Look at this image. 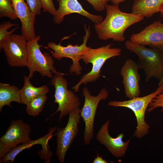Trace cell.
<instances>
[{
  "mask_svg": "<svg viewBox=\"0 0 163 163\" xmlns=\"http://www.w3.org/2000/svg\"><path fill=\"white\" fill-rule=\"evenodd\" d=\"M105 9L107 13L104 19L101 22L94 24L98 37L101 40L112 39L114 41H124L126 30L133 24L142 21L144 18L132 13L123 12L118 5L107 4Z\"/></svg>",
  "mask_w": 163,
  "mask_h": 163,
  "instance_id": "obj_1",
  "label": "cell"
},
{
  "mask_svg": "<svg viewBox=\"0 0 163 163\" xmlns=\"http://www.w3.org/2000/svg\"><path fill=\"white\" fill-rule=\"evenodd\" d=\"M125 46L138 57V63L139 69L144 72L146 82L152 78L161 79L163 75V51L147 48L130 40L125 42Z\"/></svg>",
  "mask_w": 163,
  "mask_h": 163,
  "instance_id": "obj_2",
  "label": "cell"
},
{
  "mask_svg": "<svg viewBox=\"0 0 163 163\" xmlns=\"http://www.w3.org/2000/svg\"><path fill=\"white\" fill-rule=\"evenodd\" d=\"M112 44L109 43L96 49L91 47L84 54L82 59L86 65L90 63L92 65L90 72L82 76L78 83L72 87L75 92H77L80 85L82 84L86 85L88 83L94 82L100 77L101 69L108 59L111 58L120 56L121 49L119 48H112Z\"/></svg>",
  "mask_w": 163,
  "mask_h": 163,
  "instance_id": "obj_3",
  "label": "cell"
},
{
  "mask_svg": "<svg viewBox=\"0 0 163 163\" xmlns=\"http://www.w3.org/2000/svg\"><path fill=\"white\" fill-rule=\"evenodd\" d=\"M40 35L27 41V47L28 58L26 66L29 70L28 76L32 78L34 74L38 72L43 77L49 78L53 77L52 74L60 73L57 72L54 66L53 57L49 54L41 52V46L38 42L40 40Z\"/></svg>",
  "mask_w": 163,
  "mask_h": 163,
  "instance_id": "obj_4",
  "label": "cell"
},
{
  "mask_svg": "<svg viewBox=\"0 0 163 163\" xmlns=\"http://www.w3.org/2000/svg\"><path fill=\"white\" fill-rule=\"evenodd\" d=\"M161 88L158 87L155 91L142 97H138L123 101H110L108 105L114 107H123L131 110L136 118L137 126L134 135L140 139L148 134L150 126L145 121V114L149 103L156 95L161 92Z\"/></svg>",
  "mask_w": 163,
  "mask_h": 163,
  "instance_id": "obj_5",
  "label": "cell"
},
{
  "mask_svg": "<svg viewBox=\"0 0 163 163\" xmlns=\"http://www.w3.org/2000/svg\"><path fill=\"white\" fill-rule=\"evenodd\" d=\"M85 34L83 37V43L80 45L76 44H68L66 46H64L61 44V42L57 44L55 42H49L47 47L52 49V56L58 60H61L63 58L71 59L72 61V64L70 66L69 72L74 73L76 75L81 73L82 68L79 61L82 59V56L88 51L91 47L87 46L86 44L90 37L91 32L89 26L88 28L86 25H84Z\"/></svg>",
  "mask_w": 163,
  "mask_h": 163,
  "instance_id": "obj_6",
  "label": "cell"
},
{
  "mask_svg": "<svg viewBox=\"0 0 163 163\" xmlns=\"http://www.w3.org/2000/svg\"><path fill=\"white\" fill-rule=\"evenodd\" d=\"M62 73L55 74L52 78L51 83L55 88L54 102L58 104L55 113L60 112L59 120L71 111L79 107L81 102L79 97L72 91L68 90V83Z\"/></svg>",
  "mask_w": 163,
  "mask_h": 163,
  "instance_id": "obj_7",
  "label": "cell"
},
{
  "mask_svg": "<svg viewBox=\"0 0 163 163\" xmlns=\"http://www.w3.org/2000/svg\"><path fill=\"white\" fill-rule=\"evenodd\" d=\"M85 97L83 106L81 109L80 115L85 124L83 139L85 144L89 145L94 135V123L96 110L99 102L108 97V90L105 88L101 89L96 96L91 95L88 89L85 87L82 89Z\"/></svg>",
  "mask_w": 163,
  "mask_h": 163,
  "instance_id": "obj_8",
  "label": "cell"
},
{
  "mask_svg": "<svg viewBox=\"0 0 163 163\" xmlns=\"http://www.w3.org/2000/svg\"><path fill=\"white\" fill-rule=\"evenodd\" d=\"M81 110V108L78 107L70 112L66 126L56 129V155L60 163L65 162L66 154L78 133Z\"/></svg>",
  "mask_w": 163,
  "mask_h": 163,
  "instance_id": "obj_9",
  "label": "cell"
},
{
  "mask_svg": "<svg viewBox=\"0 0 163 163\" xmlns=\"http://www.w3.org/2000/svg\"><path fill=\"white\" fill-rule=\"evenodd\" d=\"M30 126L19 119L11 121L5 134L0 138V159L18 144L31 140Z\"/></svg>",
  "mask_w": 163,
  "mask_h": 163,
  "instance_id": "obj_10",
  "label": "cell"
},
{
  "mask_svg": "<svg viewBox=\"0 0 163 163\" xmlns=\"http://www.w3.org/2000/svg\"><path fill=\"white\" fill-rule=\"evenodd\" d=\"M27 41L22 35L12 34L0 43L8 62L12 67L26 66L28 55Z\"/></svg>",
  "mask_w": 163,
  "mask_h": 163,
  "instance_id": "obj_11",
  "label": "cell"
},
{
  "mask_svg": "<svg viewBox=\"0 0 163 163\" xmlns=\"http://www.w3.org/2000/svg\"><path fill=\"white\" fill-rule=\"evenodd\" d=\"M57 129V127L56 126L50 128L47 134L43 137L35 140H31L26 143L13 148L0 159V163H11L14 162L15 157L25 149H29L36 144H40L42 147L41 150L38 152V155L41 159L44 160L45 163H50L53 153L50 149L48 142L51 137L56 135L55 134L53 135V134Z\"/></svg>",
  "mask_w": 163,
  "mask_h": 163,
  "instance_id": "obj_12",
  "label": "cell"
},
{
  "mask_svg": "<svg viewBox=\"0 0 163 163\" xmlns=\"http://www.w3.org/2000/svg\"><path fill=\"white\" fill-rule=\"evenodd\" d=\"M139 69L137 62L128 59L125 61L120 70L125 94L129 99L139 97L141 93Z\"/></svg>",
  "mask_w": 163,
  "mask_h": 163,
  "instance_id": "obj_13",
  "label": "cell"
},
{
  "mask_svg": "<svg viewBox=\"0 0 163 163\" xmlns=\"http://www.w3.org/2000/svg\"><path fill=\"white\" fill-rule=\"evenodd\" d=\"M130 40L163 51V24L160 21H155L140 32L133 34Z\"/></svg>",
  "mask_w": 163,
  "mask_h": 163,
  "instance_id": "obj_14",
  "label": "cell"
},
{
  "mask_svg": "<svg viewBox=\"0 0 163 163\" xmlns=\"http://www.w3.org/2000/svg\"><path fill=\"white\" fill-rule=\"evenodd\" d=\"M110 120L107 121L101 126L96 135L97 141L104 145L115 157L118 158L123 157L125 155L129 145L130 140L123 142V133L119 134L116 138L112 137L108 131Z\"/></svg>",
  "mask_w": 163,
  "mask_h": 163,
  "instance_id": "obj_15",
  "label": "cell"
},
{
  "mask_svg": "<svg viewBox=\"0 0 163 163\" xmlns=\"http://www.w3.org/2000/svg\"><path fill=\"white\" fill-rule=\"evenodd\" d=\"M56 0L59 6L53 18L56 24H61L66 15L72 13H77L87 17L94 24L100 23L103 20L102 16L92 14L84 9L78 0Z\"/></svg>",
  "mask_w": 163,
  "mask_h": 163,
  "instance_id": "obj_16",
  "label": "cell"
},
{
  "mask_svg": "<svg viewBox=\"0 0 163 163\" xmlns=\"http://www.w3.org/2000/svg\"><path fill=\"white\" fill-rule=\"evenodd\" d=\"M17 15L21 23V35L27 41L34 39L36 15L31 11L24 0H11Z\"/></svg>",
  "mask_w": 163,
  "mask_h": 163,
  "instance_id": "obj_17",
  "label": "cell"
},
{
  "mask_svg": "<svg viewBox=\"0 0 163 163\" xmlns=\"http://www.w3.org/2000/svg\"><path fill=\"white\" fill-rule=\"evenodd\" d=\"M163 0H135L132 8V13L149 18L160 12Z\"/></svg>",
  "mask_w": 163,
  "mask_h": 163,
  "instance_id": "obj_18",
  "label": "cell"
},
{
  "mask_svg": "<svg viewBox=\"0 0 163 163\" xmlns=\"http://www.w3.org/2000/svg\"><path fill=\"white\" fill-rule=\"evenodd\" d=\"M28 77H24V85L20 89L21 104L26 105L33 99L39 96L46 94L49 92V89L47 85L40 87L34 86L30 81Z\"/></svg>",
  "mask_w": 163,
  "mask_h": 163,
  "instance_id": "obj_19",
  "label": "cell"
},
{
  "mask_svg": "<svg viewBox=\"0 0 163 163\" xmlns=\"http://www.w3.org/2000/svg\"><path fill=\"white\" fill-rule=\"evenodd\" d=\"M21 104L20 89L15 85L9 84L0 83V112L5 105L12 107L11 103Z\"/></svg>",
  "mask_w": 163,
  "mask_h": 163,
  "instance_id": "obj_20",
  "label": "cell"
},
{
  "mask_svg": "<svg viewBox=\"0 0 163 163\" xmlns=\"http://www.w3.org/2000/svg\"><path fill=\"white\" fill-rule=\"evenodd\" d=\"M48 97L46 94L39 96L33 99L26 105L27 113L33 117L38 115L43 111Z\"/></svg>",
  "mask_w": 163,
  "mask_h": 163,
  "instance_id": "obj_21",
  "label": "cell"
},
{
  "mask_svg": "<svg viewBox=\"0 0 163 163\" xmlns=\"http://www.w3.org/2000/svg\"><path fill=\"white\" fill-rule=\"evenodd\" d=\"M3 17L13 20L18 18L11 0H0V18Z\"/></svg>",
  "mask_w": 163,
  "mask_h": 163,
  "instance_id": "obj_22",
  "label": "cell"
},
{
  "mask_svg": "<svg viewBox=\"0 0 163 163\" xmlns=\"http://www.w3.org/2000/svg\"><path fill=\"white\" fill-rule=\"evenodd\" d=\"M18 25V24L12 23L10 21L4 22L1 23L0 25V43L12 34L18 28V27H17L9 31L7 30L8 29L13 26Z\"/></svg>",
  "mask_w": 163,
  "mask_h": 163,
  "instance_id": "obj_23",
  "label": "cell"
},
{
  "mask_svg": "<svg viewBox=\"0 0 163 163\" xmlns=\"http://www.w3.org/2000/svg\"><path fill=\"white\" fill-rule=\"evenodd\" d=\"M161 107L163 111V92L155 96L149 103L147 110L149 112L154 109Z\"/></svg>",
  "mask_w": 163,
  "mask_h": 163,
  "instance_id": "obj_24",
  "label": "cell"
},
{
  "mask_svg": "<svg viewBox=\"0 0 163 163\" xmlns=\"http://www.w3.org/2000/svg\"><path fill=\"white\" fill-rule=\"evenodd\" d=\"M31 12L36 16L41 14L42 5L40 0H26Z\"/></svg>",
  "mask_w": 163,
  "mask_h": 163,
  "instance_id": "obj_25",
  "label": "cell"
},
{
  "mask_svg": "<svg viewBox=\"0 0 163 163\" xmlns=\"http://www.w3.org/2000/svg\"><path fill=\"white\" fill-rule=\"evenodd\" d=\"M43 12H47L54 16L56 10L53 0H40Z\"/></svg>",
  "mask_w": 163,
  "mask_h": 163,
  "instance_id": "obj_26",
  "label": "cell"
},
{
  "mask_svg": "<svg viewBox=\"0 0 163 163\" xmlns=\"http://www.w3.org/2000/svg\"><path fill=\"white\" fill-rule=\"evenodd\" d=\"M93 6L94 9L98 11H103L105 8L107 4L106 0H86Z\"/></svg>",
  "mask_w": 163,
  "mask_h": 163,
  "instance_id": "obj_27",
  "label": "cell"
},
{
  "mask_svg": "<svg viewBox=\"0 0 163 163\" xmlns=\"http://www.w3.org/2000/svg\"><path fill=\"white\" fill-rule=\"evenodd\" d=\"M93 163H107L108 162L104 159L102 157L97 154V156L95 158L93 162Z\"/></svg>",
  "mask_w": 163,
  "mask_h": 163,
  "instance_id": "obj_28",
  "label": "cell"
},
{
  "mask_svg": "<svg viewBox=\"0 0 163 163\" xmlns=\"http://www.w3.org/2000/svg\"><path fill=\"white\" fill-rule=\"evenodd\" d=\"M126 0H106L107 2L110 1L113 4L116 5H119V4L123 2Z\"/></svg>",
  "mask_w": 163,
  "mask_h": 163,
  "instance_id": "obj_29",
  "label": "cell"
},
{
  "mask_svg": "<svg viewBox=\"0 0 163 163\" xmlns=\"http://www.w3.org/2000/svg\"><path fill=\"white\" fill-rule=\"evenodd\" d=\"M163 84V75L160 80H159V81L158 83V87L161 85Z\"/></svg>",
  "mask_w": 163,
  "mask_h": 163,
  "instance_id": "obj_30",
  "label": "cell"
},
{
  "mask_svg": "<svg viewBox=\"0 0 163 163\" xmlns=\"http://www.w3.org/2000/svg\"><path fill=\"white\" fill-rule=\"evenodd\" d=\"M160 12L161 15L163 17V5H162L160 8Z\"/></svg>",
  "mask_w": 163,
  "mask_h": 163,
  "instance_id": "obj_31",
  "label": "cell"
},
{
  "mask_svg": "<svg viewBox=\"0 0 163 163\" xmlns=\"http://www.w3.org/2000/svg\"><path fill=\"white\" fill-rule=\"evenodd\" d=\"M161 87V92H163V84L160 86Z\"/></svg>",
  "mask_w": 163,
  "mask_h": 163,
  "instance_id": "obj_32",
  "label": "cell"
}]
</instances>
